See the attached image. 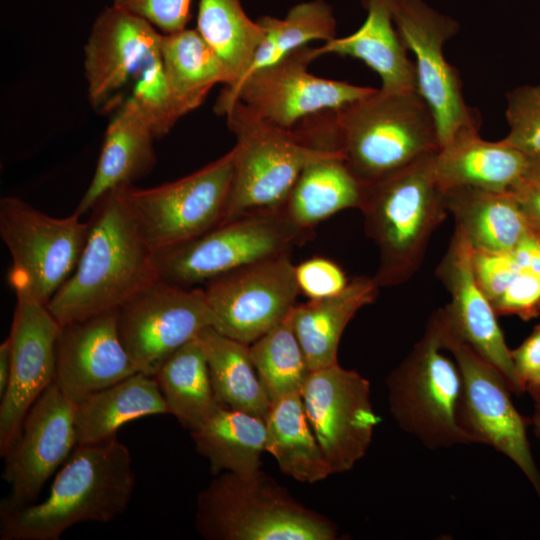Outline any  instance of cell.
<instances>
[{
  "label": "cell",
  "instance_id": "f35d334b",
  "mask_svg": "<svg viewBox=\"0 0 540 540\" xmlns=\"http://www.w3.org/2000/svg\"><path fill=\"white\" fill-rule=\"evenodd\" d=\"M192 0H113V5L141 17L162 34L187 27Z\"/></svg>",
  "mask_w": 540,
  "mask_h": 540
},
{
  "label": "cell",
  "instance_id": "b9f144b4",
  "mask_svg": "<svg viewBox=\"0 0 540 540\" xmlns=\"http://www.w3.org/2000/svg\"><path fill=\"white\" fill-rule=\"evenodd\" d=\"M511 356L517 380L525 393L528 383L540 372V323L520 346L511 350Z\"/></svg>",
  "mask_w": 540,
  "mask_h": 540
},
{
  "label": "cell",
  "instance_id": "d590c367",
  "mask_svg": "<svg viewBox=\"0 0 540 540\" xmlns=\"http://www.w3.org/2000/svg\"><path fill=\"white\" fill-rule=\"evenodd\" d=\"M291 312L249 345L252 362L271 403L301 394L311 372L294 332Z\"/></svg>",
  "mask_w": 540,
  "mask_h": 540
},
{
  "label": "cell",
  "instance_id": "ba28073f",
  "mask_svg": "<svg viewBox=\"0 0 540 540\" xmlns=\"http://www.w3.org/2000/svg\"><path fill=\"white\" fill-rule=\"evenodd\" d=\"M283 208L245 214L173 248L155 253L158 278L184 287L204 285L238 268L289 253L308 236Z\"/></svg>",
  "mask_w": 540,
  "mask_h": 540
},
{
  "label": "cell",
  "instance_id": "836d02e7",
  "mask_svg": "<svg viewBox=\"0 0 540 540\" xmlns=\"http://www.w3.org/2000/svg\"><path fill=\"white\" fill-rule=\"evenodd\" d=\"M196 30L209 44L234 86L249 69L264 37L258 21L244 11L240 0H199Z\"/></svg>",
  "mask_w": 540,
  "mask_h": 540
},
{
  "label": "cell",
  "instance_id": "ffe728a7",
  "mask_svg": "<svg viewBox=\"0 0 540 540\" xmlns=\"http://www.w3.org/2000/svg\"><path fill=\"white\" fill-rule=\"evenodd\" d=\"M472 251L465 237L454 230L436 270L450 295L449 303L440 311L451 331L502 373L513 394L522 395L497 314L475 280Z\"/></svg>",
  "mask_w": 540,
  "mask_h": 540
},
{
  "label": "cell",
  "instance_id": "7a4b0ae2",
  "mask_svg": "<svg viewBox=\"0 0 540 540\" xmlns=\"http://www.w3.org/2000/svg\"><path fill=\"white\" fill-rule=\"evenodd\" d=\"M123 187L105 194L92 208L76 268L47 304L60 325L116 311L158 278L155 254L140 231Z\"/></svg>",
  "mask_w": 540,
  "mask_h": 540
},
{
  "label": "cell",
  "instance_id": "7402d4cb",
  "mask_svg": "<svg viewBox=\"0 0 540 540\" xmlns=\"http://www.w3.org/2000/svg\"><path fill=\"white\" fill-rule=\"evenodd\" d=\"M153 126L132 99L127 98L110 116L95 173L75 212L82 215L108 192L147 175L155 167Z\"/></svg>",
  "mask_w": 540,
  "mask_h": 540
},
{
  "label": "cell",
  "instance_id": "4dcf8cb0",
  "mask_svg": "<svg viewBox=\"0 0 540 540\" xmlns=\"http://www.w3.org/2000/svg\"><path fill=\"white\" fill-rule=\"evenodd\" d=\"M196 338L204 351L218 404L265 420L271 401L252 362L249 345L212 326Z\"/></svg>",
  "mask_w": 540,
  "mask_h": 540
},
{
  "label": "cell",
  "instance_id": "44dd1931",
  "mask_svg": "<svg viewBox=\"0 0 540 540\" xmlns=\"http://www.w3.org/2000/svg\"><path fill=\"white\" fill-rule=\"evenodd\" d=\"M136 372L119 335L117 310L60 326L54 381L74 404Z\"/></svg>",
  "mask_w": 540,
  "mask_h": 540
},
{
  "label": "cell",
  "instance_id": "f6af8a7d",
  "mask_svg": "<svg viewBox=\"0 0 540 540\" xmlns=\"http://www.w3.org/2000/svg\"><path fill=\"white\" fill-rule=\"evenodd\" d=\"M12 352L10 340L7 337L0 345V397L4 394L11 373Z\"/></svg>",
  "mask_w": 540,
  "mask_h": 540
},
{
  "label": "cell",
  "instance_id": "60d3db41",
  "mask_svg": "<svg viewBox=\"0 0 540 540\" xmlns=\"http://www.w3.org/2000/svg\"><path fill=\"white\" fill-rule=\"evenodd\" d=\"M497 316L516 315L529 321L540 314V274L522 270L493 303Z\"/></svg>",
  "mask_w": 540,
  "mask_h": 540
},
{
  "label": "cell",
  "instance_id": "30bf717a",
  "mask_svg": "<svg viewBox=\"0 0 540 540\" xmlns=\"http://www.w3.org/2000/svg\"><path fill=\"white\" fill-rule=\"evenodd\" d=\"M80 217H52L13 196L0 200V236L12 259L8 279L15 293L48 304L85 246L89 221Z\"/></svg>",
  "mask_w": 540,
  "mask_h": 540
},
{
  "label": "cell",
  "instance_id": "8fae6325",
  "mask_svg": "<svg viewBox=\"0 0 540 540\" xmlns=\"http://www.w3.org/2000/svg\"><path fill=\"white\" fill-rule=\"evenodd\" d=\"M233 177L232 148L178 180L151 188L128 185L123 190L155 254L194 239L224 221Z\"/></svg>",
  "mask_w": 540,
  "mask_h": 540
},
{
  "label": "cell",
  "instance_id": "603a6c76",
  "mask_svg": "<svg viewBox=\"0 0 540 540\" xmlns=\"http://www.w3.org/2000/svg\"><path fill=\"white\" fill-rule=\"evenodd\" d=\"M531 163L503 139H483L478 127L460 130L435 155L436 175L444 190L472 187L510 192L527 176Z\"/></svg>",
  "mask_w": 540,
  "mask_h": 540
},
{
  "label": "cell",
  "instance_id": "7dc6e473",
  "mask_svg": "<svg viewBox=\"0 0 540 540\" xmlns=\"http://www.w3.org/2000/svg\"><path fill=\"white\" fill-rule=\"evenodd\" d=\"M526 177L540 178V160H532L531 166L529 168V171Z\"/></svg>",
  "mask_w": 540,
  "mask_h": 540
},
{
  "label": "cell",
  "instance_id": "8992f818",
  "mask_svg": "<svg viewBox=\"0 0 540 540\" xmlns=\"http://www.w3.org/2000/svg\"><path fill=\"white\" fill-rule=\"evenodd\" d=\"M224 116L236 139L234 177L224 220L281 209L308 164L340 155L311 146L294 129L265 121L239 100Z\"/></svg>",
  "mask_w": 540,
  "mask_h": 540
},
{
  "label": "cell",
  "instance_id": "5bb4252c",
  "mask_svg": "<svg viewBox=\"0 0 540 540\" xmlns=\"http://www.w3.org/2000/svg\"><path fill=\"white\" fill-rule=\"evenodd\" d=\"M396 29L415 57L417 90L432 112L440 147L464 128L479 127L466 104L457 69L444 56V44L459 30L457 22L423 0H391Z\"/></svg>",
  "mask_w": 540,
  "mask_h": 540
},
{
  "label": "cell",
  "instance_id": "ab89813d",
  "mask_svg": "<svg viewBox=\"0 0 540 540\" xmlns=\"http://www.w3.org/2000/svg\"><path fill=\"white\" fill-rule=\"evenodd\" d=\"M472 269L482 292L493 303L522 271L510 253L472 251Z\"/></svg>",
  "mask_w": 540,
  "mask_h": 540
},
{
  "label": "cell",
  "instance_id": "6da1fadb",
  "mask_svg": "<svg viewBox=\"0 0 540 540\" xmlns=\"http://www.w3.org/2000/svg\"><path fill=\"white\" fill-rule=\"evenodd\" d=\"M296 129L312 146L339 153L363 184L440 149L434 116L417 90L375 89L339 109L305 118Z\"/></svg>",
  "mask_w": 540,
  "mask_h": 540
},
{
  "label": "cell",
  "instance_id": "d6986e66",
  "mask_svg": "<svg viewBox=\"0 0 540 540\" xmlns=\"http://www.w3.org/2000/svg\"><path fill=\"white\" fill-rule=\"evenodd\" d=\"M10 334L12 367L0 397V455L14 441L22 422L39 396L54 382L56 342L60 324L43 304L16 293Z\"/></svg>",
  "mask_w": 540,
  "mask_h": 540
},
{
  "label": "cell",
  "instance_id": "3957f363",
  "mask_svg": "<svg viewBox=\"0 0 540 540\" xmlns=\"http://www.w3.org/2000/svg\"><path fill=\"white\" fill-rule=\"evenodd\" d=\"M135 483L131 453L117 437L78 444L42 502L0 508V539L59 540L76 524L111 522L127 509Z\"/></svg>",
  "mask_w": 540,
  "mask_h": 540
},
{
  "label": "cell",
  "instance_id": "d6a6232c",
  "mask_svg": "<svg viewBox=\"0 0 540 540\" xmlns=\"http://www.w3.org/2000/svg\"><path fill=\"white\" fill-rule=\"evenodd\" d=\"M153 377L168 414L173 415L189 432L219 406L207 360L197 338L176 350Z\"/></svg>",
  "mask_w": 540,
  "mask_h": 540
},
{
  "label": "cell",
  "instance_id": "9c48e42d",
  "mask_svg": "<svg viewBox=\"0 0 540 540\" xmlns=\"http://www.w3.org/2000/svg\"><path fill=\"white\" fill-rule=\"evenodd\" d=\"M442 347L453 357L462 378L459 408L461 427L470 443H482L513 461L540 498V472L527 436L530 417L523 416L511 400L502 373L448 327L440 309L432 314Z\"/></svg>",
  "mask_w": 540,
  "mask_h": 540
},
{
  "label": "cell",
  "instance_id": "bcb514c9",
  "mask_svg": "<svg viewBox=\"0 0 540 540\" xmlns=\"http://www.w3.org/2000/svg\"><path fill=\"white\" fill-rule=\"evenodd\" d=\"M533 400V413L530 417L534 435L540 441V389L530 394Z\"/></svg>",
  "mask_w": 540,
  "mask_h": 540
},
{
  "label": "cell",
  "instance_id": "8d00e7d4",
  "mask_svg": "<svg viewBox=\"0 0 540 540\" xmlns=\"http://www.w3.org/2000/svg\"><path fill=\"white\" fill-rule=\"evenodd\" d=\"M508 134L503 140L531 160H540V83L507 94Z\"/></svg>",
  "mask_w": 540,
  "mask_h": 540
},
{
  "label": "cell",
  "instance_id": "e0dca14e",
  "mask_svg": "<svg viewBox=\"0 0 540 540\" xmlns=\"http://www.w3.org/2000/svg\"><path fill=\"white\" fill-rule=\"evenodd\" d=\"M301 398L332 473L351 470L366 454L378 424L369 381L337 363L311 371Z\"/></svg>",
  "mask_w": 540,
  "mask_h": 540
},
{
  "label": "cell",
  "instance_id": "e575fe53",
  "mask_svg": "<svg viewBox=\"0 0 540 540\" xmlns=\"http://www.w3.org/2000/svg\"><path fill=\"white\" fill-rule=\"evenodd\" d=\"M257 21L264 30V37L240 81L256 70L275 64L313 40L327 42L336 37L332 8L323 0L299 3L283 19L265 16Z\"/></svg>",
  "mask_w": 540,
  "mask_h": 540
},
{
  "label": "cell",
  "instance_id": "5b68a950",
  "mask_svg": "<svg viewBox=\"0 0 540 540\" xmlns=\"http://www.w3.org/2000/svg\"><path fill=\"white\" fill-rule=\"evenodd\" d=\"M196 502L195 528L209 540H334L336 526L296 502L262 471L222 472Z\"/></svg>",
  "mask_w": 540,
  "mask_h": 540
},
{
  "label": "cell",
  "instance_id": "2e32d148",
  "mask_svg": "<svg viewBox=\"0 0 540 540\" xmlns=\"http://www.w3.org/2000/svg\"><path fill=\"white\" fill-rule=\"evenodd\" d=\"M202 288L213 328L247 345L283 320L299 294L289 253L220 275Z\"/></svg>",
  "mask_w": 540,
  "mask_h": 540
},
{
  "label": "cell",
  "instance_id": "7bdbcfd3",
  "mask_svg": "<svg viewBox=\"0 0 540 540\" xmlns=\"http://www.w3.org/2000/svg\"><path fill=\"white\" fill-rule=\"evenodd\" d=\"M510 192L518 201L532 230L540 234V178L525 177Z\"/></svg>",
  "mask_w": 540,
  "mask_h": 540
},
{
  "label": "cell",
  "instance_id": "9a60e30c",
  "mask_svg": "<svg viewBox=\"0 0 540 540\" xmlns=\"http://www.w3.org/2000/svg\"><path fill=\"white\" fill-rule=\"evenodd\" d=\"M161 38L148 21L114 5L99 13L83 58L93 110L111 114L130 96L145 72L160 61Z\"/></svg>",
  "mask_w": 540,
  "mask_h": 540
},
{
  "label": "cell",
  "instance_id": "ee69618b",
  "mask_svg": "<svg viewBox=\"0 0 540 540\" xmlns=\"http://www.w3.org/2000/svg\"><path fill=\"white\" fill-rule=\"evenodd\" d=\"M521 270L540 274V234L531 230L510 252Z\"/></svg>",
  "mask_w": 540,
  "mask_h": 540
},
{
  "label": "cell",
  "instance_id": "f546056e",
  "mask_svg": "<svg viewBox=\"0 0 540 540\" xmlns=\"http://www.w3.org/2000/svg\"><path fill=\"white\" fill-rule=\"evenodd\" d=\"M161 65L175 105L183 117L198 108L217 84H229L219 57L196 29L162 34Z\"/></svg>",
  "mask_w": 540,
  "mask_h": 540
},
{
  "label": "cell",
  "instance_id": "f1b7e54d",
  "mask_svg": "<svg viewBox=\"0 0 540 540\" xmlns=\"http://www.w3.org/2000/svg\"><path fill=\"white\" fill-rule=\"evenodd\" d=\"M190 434L196 451L208 460L214 475L260 470L266 451L264 419L219 405Z\"/></svg>",
  "mask_w": 540,
  "mask_h": 540
},
{
  "label": "cell",
  "instance_id": "d4e9b609",
  "mask_svg": "<svg viewBox=\"0 0 540 540\" xmlns=\"http://www.w3.org/2000/svg\"><path fill=\"white\" fill-rule=\"evenodd\" d=\"M445 200L455 230L474 250L510 253L532 230L511 192L455 187L445 190Z\"/></svg>",
  "mask_w": 540,
  "mask_h": 540
},
{
  "label": "cell",
  "instance_id": "83f0119b",
  "mask_svg": "<svg viewBox=\"0 0 540 540\" xmlns=\"http://www.w3.org/2000/svg\"><path fill=\"white\" fill-rule=\"evenodd\" d=\"M364 187L341 155L327 156L303 169L282 208L294 224L310 231L342 210L359 209Z\"/></svg>",
  "mask_w": 540,
  "mask_h": 540
},
{
  "label": "cell",
  "instance_id": "c3c4849f",
  "mask_svg": "<svg viewBox=\"0 0 540 540\" xmlns=\"http://www.w3.org/2000/svg\"><path fill=\"white\" fill-rule=\"evenodd\" d=\"M540 389V372L528 383L526 392L531 394Z\"/></svg>",
  "mask_w": 540,
  "mask_h": 540
},
{
  "label": "cell",
  "instance_id": "74e56055",
  "mask_svg": "<svg viewBox=\"0 0 540 540\" xmlns=\"http://www.w3.org/2000/svg\"><path fill=\"white\" fill-rule=\"evenodd\" d=\"M299 293L308 300H319L342 292L349 280L342 268L324 257H313L295 265Z\"/></svg>",
  "mask_w": 540,
  "mask_h": 540
},
{
  "label": "cell",
  "instance_id": "1f68e13d",
  "mask_svg": "<svg viewBox=\"0 0 540 540\" xmlns=\"http://www.w3.org/2000/svg\"><path fill=\"white\" fill-rule=\"evenodd\" d=\"M265 422L266 451L282 473L304 483H315L333 474L308 422L301 394L271 403Z\"/></svg>",
  "mask_w": 540,
  "mask_h": 540
},
{
  "label": "cell",
  "instance_id": "ac0fdd59",
  "mask_svg": "<svg viewBox=\"0 0 540 540\" xmlns=\"http://www.w3.org/2000/svg\"><path fill=\"white\" fill-rule=\"evenodd\" d=\"M75 404L54 381L35 401L4 454L3 479L10 494L3 509L36 502L44 484L77 446Z\"/></svg>",
  "mask_w": 540,
  "mask_h": 540
},
{
  "label": "cell",
  "instance_id": "cb8c5ba5",
  "mask_svg": "<svg viewBox=\"0 0 540 540\" xmlns=\"http://www.w3.org/2000/svg\"><path fill=\"white\" fill-rule=\"evenodd\" d=\"M364 4L363 24L350 35L314 47L315 57L336 54L358 59L379 76L383 91L417 90L415 64L394 24L391 0H365Z\"/></svg>",
  "mask_w": 540,
  "mask_h": 540
},
{
  "label": "cell",
  "instance_id": "277c9868",
  "mask_svg": "<svg viewBox=\"0 0 540 540\" xmlns=\"http://www.w3.org/2000/svg\"><path fill=\"white\" fill-rule=\"evenodd\" d=\"M436 153L365 184L359 209L365 232L378 248L373 279L379 287L400 285L415 274L432 234L448 213L445 190L436 175Z\"/></svg>",
  "mask_w": 540,
  "mask_h": 540
},
{
  "label": "cell",
  "instance_id": "52a82bcc",
  "mask_svg": "<svg viewBox=\"0 0 540 540\" xmlns=\"http://www.w3.org/2000/svg\"><path fill=\"white\" fill-rule=\"evenodd\" d=\"M444 352L431 316L423 336L386 381L397 425L431 450L470 443L459 420L461 373Z\"/></svg>",
  "mask_w": 540,
  "mask_h": 540
},
{
  "label": "cell",
  "instance_id": "484cf974",
  "mask_svg": "<svg viewBox=\"0 0 540 540\" xmlns=\"http://www.w3.org/2000/svg\"><path fill=\"white\" fill-rule=\"evenodd\" d=\"M379 288L373 277H355L335 296L294 306L292 326L310 371L338 363V345L347 324L375 301Z\"/></svg>",
  "mask_w": 540,
  "mask_h": 540
},
{
  "label": "cell",
  "instance_id": "7c38bea8",
  "mask_svg": "<svg viewBox=\"0 0 540 540\" xmlns=\"http://www.w3.org/2000/svg\"><path fill=\"white\" fill-rule=\"evenodd\" d=\"M315 59L314 47L306 45L235 86L224 87L214 105L215 113L224 116L239 100L265 121L293 129L309 116L339 109L375 91L310 73L308 66Z\"/></svg>",
  "mask_w": 540,
  "mask_h": 540
},
{
  "label": "cell",
  "instance_id": "4316f807",
  "mask_svg": "<svg viewBox=\"0 0 540 540\" xmlns=\"http://www.w3.org/2000/svg\"><path fill=\"white\" fill-rule=\"evenodd\" d=\"M160 414L168 412L155 378L136 372L75 404L77 445L110 440L124 424Z\"/></svg>",
  "mask_w": 540,
  "mask_h": 540
},
{
  "label": "cell",
  "instance_id": "4fadbf2b",
  "mask_svg": "<svg viewBox=\"0 0 540 540\" xmlns=\"http://www.w3.org/2000/svg\"><path fill=\"white\" fill-rule=\"evenodd\" d=\"M121 341L137 372L154 376L181 346L214 325L202 287L156 278L117 309Z\"/></svg>",
  "mask_w": 540,
  "mask_h": 540
}]
</instances>
